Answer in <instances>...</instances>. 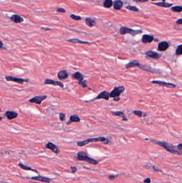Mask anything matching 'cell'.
Listing matches in <instances>:
<instances>
[{
  "instance_id": "f6af8a7d",
  "label": "cell",
  "mask_w": 182,
  "mask_h": 183,
  "mask_svg": "<svg viewBox=\"0 0 182 183\" xmlns=\"http://www.w3.org/2000/svg\"><path fill=\"white\" fill-rule=\"evenodd\" d=\"M136 1L140 2H147L148 0H136Z\"/></svg>"
},
{
  "instance_id": "7402d4cb",
  "label": "cell",
  "mask_w": 182,
  "mask_h": 183,
  "mask_svg": "<svg viewBox=\"0 0 182 183\" xmlns=\"http://www.w3.org/2000/svg\"><path fill=\"white\" fill-rule=\"evenodd\" d=\"M140 65V64L137 61L134 60L132 61L129 62L128 64L126 65V68L127 69H129L131 68H135V67H138L139 68Z\"/></svg>"
},
{
  "instance_id": "7dc6e473",
  "label": "cell",
  "mask_w": 182,
  "mask_h": 183,
  "mask_svg": "<svg viewBox=\"0 0 182 183\" xmlns=\"http://www.w3.org/2000/svg\"><path fill=\"white\" fill-rule=\"evenodd\" d=\"M152 1H156V0H152Z\"/></svg>"
},
{
  "instance_id": "83f0119b",
  "label": "cell",
  "mask_w": 182,
  "mask_h": 183,
  "mask_svg": "<svg viewBox=\"0 0 182 183\" xmlns=\"http://www.w3.org/2000/svg\"><path fill=\"white\" fill-rule=\"evenodd\" d=\"M154 4L158 5L160 6H162V7H165V8H168V7H170L171 6L172 4L171 3H165V2H160V3H154Z\"/></svg>"
},
{
  "instance_id": "b9f144b4",
  "label": "cell",
  "mask_w": 182,
  "mask_h": 183,
  "mask_svg": "<svg viewBox=\"0 0 182 183\" xmlns=\"http://www.w3.org/2000/svg\"><path fill=\"white\" fill-rule=\"evenodd\" d=\"M41 29H42V30H43L44 31H50V30H52L51 29L48 28V27H41Z\"/></svg>"
},
{
  "instance_id": "52a82bcc",
  "label": "cell",
  "mask_w": 182,
  "mask_h": 183,
  "mask_svg": "<svg viewBox=\"0 0 182 183\" xmlns=\"http://www.w3.org/2000/svg\"><path fill=\"white\" fill-rule=\"evenodd\" d=\"M48 96L46 95H41V96H35L34 97H33V98L29 99L28 101L31 103H35L37 104H41L42 102L47 98Z\"/></svg>"
},
{
  "instance_id": "ba28073f",
  "label": "cell",
  "mask_w": 182,
  "mask_h": 183,
  "mask_svg": "<svg viewBox=\"0 0 182 183\" xmlns=\"http://www.w3.org/2000/svg\"><path fill=\"white\" fill-rule=\"evenodd\" d=\"M72 78L73 79L77 80H78V83L80 85H82L83 82L84 81V76H83V74L80 73V72H77L75 73H74L72 75Z\"/></svg>"
},
{
  "instance_id": "ee69618b",
  "label": "cell",
  "mask_w": 182,
  "mask_h": 183,
  "mask_svg": "<svg viewBox=\"0 0 182 183\" xmlns=\"http://www.w3.org/2000/svg\"><path fill=\"white\" fill-rule=\"evenodd\" d=\"M176 23L177 24H182V19H180L177 20Z\"/></svg>"
},
{
  "instance_id": "cb8c5ba5",
  "label": "cell",
  "mask_w": 182,
  "mask_h": 183,
  "mask_svg": "<svg viewBox=\"0 0 182 183\" xmlns=\"http://www.w3.org/2000/svg\"><path fill=\"white\" fill-rule=\"evenodd\" d=\"M10 19L16 23H20L24 21V19L18 15H13L11 17Z\"/></svg>"
},
{
  "instance_id": "30bf717a",
  "label": "cell",
  "mask_w": 182,
  "mask_h": 183,
  "mask_svg": "<svg viewBox=\"0 0 182 183\" xmlns=\"http://www.w3.org/2000/svg\"><path fill=\"white\" fill-rule=\"evenodd\" d=\"M151 82L153 83V84H158L159 85L165 86L168 88H175L176 87L175 85L171 84V83L167 82L160 81V80H153V81H151Z\"/></svg>"
},
{
  "instance_id": "ab89813d",
  "label": "cell",
  "mask_w": 182,
  "mask_h": 183,
  "mask_svg": "<svg viewBox=\"0 0 182 183\" xmlns=\"http://www.w3.org/2000/svg\"><path fill=\"white\" fill-rule=\"evenodd\" d=\"M144 182H145V183H150V182H151V179H150V178H146V179L144 180Z\"/></svg>"
},
{
  "instance_id": "d590c367",
  "label": "cell",
  "mask_w": 182,
  "mask_h": 183,
  "mask_svg": "<svg viewBox=\"0 0 182 183\" xmlns=\"http://www.w3.org/2000/svg\"><path fill=\"white\" fill-rule=\"evenodd\" d=\"M56 11L58 12H62V13H64L66 12V10L64 9L63 8H57L56 9Z\"/></svg>"
},
{
  "instance_id": "8d00e7d4",
  "label": "cell",
  "mask_w": 182,
  "mask_h": 183,
  "mask_svg": "<svg viewBox=\"0 0 182 183\" xmlns=\"http://www.w3.org/2000/svg\"><path fill=\"white\" fill-rule=\"evenodd\" d=\"M71 170L73 173H75L78 170V168L75 167H71Z\"/></svg>"
},
{
  "instance_id": "d6a6232c",
  "label": "cell",
  "mask_w": 182,
  "mask_h": 183,
  "mask_svg": "<svg viewBox=\"0 0 182 183\" xmlns=\"http://www.w3.org/2000/svg\"><path fill=\"white\" fill-rule=\"evenodd\" d=\"M70 17L72 19L75 20H80L81 19V17H80L79 16L75 15H73V14H72Z\"/></svg>"
},
{
  "instance_id": "5bb4252c",
  "label": "cell",
  "mask_w": 182,
  "mask_h": 183,
  "mask_svg": "<svg viewBox=\"0 0 182 183\" xmlns=\"http://www.w3.org/2000/svg\"><path fill=\"white\" fill-rule=\"evenodd\" d=\"M5 116L9 120L15 119L18 117V114L17 112L13 111H6L5 113Z\"/></svg>"
},
{
  "instance_id": "603a6c76",
  "label": "cell",
  "mask_w": 182,
  "mask_h": 183,
  "mask_svg": "<svg viewBox=\"0 0 182 183\" xmlns=\"http://www.w3.org/2000/svg\"><path fill=\"white\" fill-rule=\"evenodd\" d=\"M154 40V38L152 36L150 35H144L142 37V42L144 44H147V43H151Z\"/></svg>"
},
{
  "instance_id": "ffe728a7",
  "label": "cell",
  "mask_w": 182,
  "mask_h": 183,
  "mask_svg": "<svg viewBox=\"0 0 182 183\" xmlns=\"http://www.w3.org/2000/svg\"><path fill=\"white\" fill-rule=\"evenodd\" d=\"M111 114L115 116H119L120 117L122 118V120L123 121H128V119L125 114L123 113V112L121 111H111Z\"/></svg>"
},
{
  "instance_id": "e575fe53",
  "label": "cell",
  "mask_w": 182,
  "mask_h": 183,
  "mask_svg": "<svg viewBox=\"0 0 182 183\" xmlns=\"http://www.w3.org/2000/svg\"><path fill=\"white\" fill-rule=\"evenodd\" d=\"M65 118H66V115L63 112H61L59 114V119L60 120V121L63 122L65 120Z\"/></svg>"
},
{
  "instance_id": "9c48e42d",
  "label": "cell",
  "mask_w": 182,
  "mask_h": 183,
  "mask_svg": "<svg viewBox=\"0 0 182 183\" xmlns=\"http://www.w3.org/2000/svg\"><path fill=\"white\" fill-rule=\"evenodd\" d=\"M109 92H107L106 90H104L101 93H99L96 97H95L94 99H93L92 100H99V99H104L105 100L107 101L109 100L110 95Z\"/></svg>"
},
{
  "instance_id": "8992f818",
  "label": "cell",
  "mask_w": 182,
  "mask_h": 183,
  "mask_svg": "<svg viewBox=\"0 0 182 183\" xmlns=\"http://www.w3.org/2000/svg\"><path fill=\"white\" fill-rule=\"evenodd\" d=\"M5 79L7 81H13L19 84H23L24 82H28L29 81L28 79H24L20 78H17L13 76H5Z\"/></svg>"
},
{
  "instance_id": "484cf974",
  "label": "cell",
  "mask_w": 182,
  "mask_h": 183,
  "mask_svg": "<svg viewBox=\"0 0 182 183\" xmlns=\"http://www.w3.org/2000/svg\"><path fill=\"white\" fill-rule=\"evenodd\" d=\"M114 8L116 10H120L123 6V2L120 0H117L114 2Z\"/></svg>"
},
{
  "instance_id": "e0dca14e",
  "label": "cell",
  "mask_w": 182,
  "mask_h": 183,
  "mask_svg": "<svg viewBox=\"0 0 182 183\" xmlns=\"http://www.w3.org/2000/svg\"><path fill=\"white\" fill-rule=\"evenodd\" d=\"M57 77L60 80L66 79L69 77V73L66 70H62L59 71L58 73Z\"/></svg>"
},
{
  "instance_id": "74e56055",
  "label": "cell",
  "mask_w": 182,
  "mask_h": 183,
  "mask_svg": "<svg viewBox=\"0 0 182 183\" xmlns=\"http://www.w3.org/2000/svg\"><path fill=\"white\" fill-rule=\"evenodd\" d=\"M118 176V175H110V176H109L108 178L110 180H113L115 178H117Z\"/></svg>"
},
{
  "instance_id": "ac0fdd59",
  "label": "cell",
  "mask_w": 182,
  "mask_h": 183,
  "mask_svg": "<svg viewBox=\"0 0 182 183\" xmlns=\"http://www.w3.org/2000/svg\"><path fill=\"white\" fill-rule=\"evenodd\" d=\"M81 121V119L77 114H74L70 116V120L67 123V125L70 124L72 123H78Z\"/></svg>"
},
{
  "instance_id": "1f68e13d",
  "label": "cell",
  "mask_w": 182,
  "mask_h": 183,
  "mask_svg": "<svg viewBox=\"0 0 182 183\" xmlns=\"http://www.w3.org/2000/svg\"><path fill=\"white\" fill-rule=\"evenodd\" d=\"M133 112H134V114L135 115H136V116H138L139 117H142L143 115V112L141 111H140V110H135V111H133Z\"/></svg>"
},
{
  "instance_id": "4dcf8cb0",
  "label": "cell",
  "mask_w": 182,
  "mask_h": 183,
  "mask_svg": "<svg viewBox=\"0 0 182 183\" xmlns=\"http://www.w3.org/2000/svg\"><path fill=\"white\" fill-rule=\"evenodd\" d=\"M176 54L177 55H180L182 54V45H179L176 51Z\"/></svg>"
},
{
  "instance_id": "4316f807",
  "label": "cell",
  "mask_w": 182,
  "mask_h": 183,
  "mask_svg": "<svg viewBox=\"0 0 182 183\" xmlns=\"http://www.w3.org/2000/svg\"><path fill=\"white\" fill-rule=\"evenodd\" d=\"M86 24L89 27H92L96 24V22L90 18H87L86 19Z\"/></svg>"
},
{
  "instance_id": "bcb514c9",
  "label": "cell",
  "mask_w": 182,
  "mask_h": 183,
  "mask_svg": "<svg viewBox=\"0 0 182 183\" xmlns=\"http://www.w3.org/2000/svg\"><path fill=\"white\" fill-rule=\"evenodd\" d=\"M2 117H1V118H0V120L2 121Z\"/></svg>"
},
{
  "instance_id": "7a4b0ae2",
  "label": "cell",
  "mask_w": 182,
  "mask_h": 183,
  "mask_svg": "<svg viewBox=\"0 0 182 183\" xmlns=\"http://www.w3.org/2000/svg\"><path fill=\"white\" fill-rule=\"evenodd\" d=\"M151 142H153L158 145L163 147L167 151L169 152V153L173 154H177V155H181L182 152H180L178 151H177V149L175 148L174 146H173L170 144H167V143L164 142V141H156L155 140L151 139Z\"/></svg>"
},
{
  "instance_id": "44dd1931",
  "label": "cell",
  "mask_w": 182,
  "mask_h": 183,
  "mask_svg": "<svg viewBox=\"0 0 182 183\" xmlns=\"http://www.w3.org/2000/svg\"><path fill=\"white\" fill-rule=\"evenodd\" d=\"M169 47V44L166 41H162V42L159 43L158 45V51L163 52L164 51H166V50Z\"/></svg>"
},
{
  "instance_id": "d4e9b609",
  "label": "cell",
  "mask_w": 182,
  "mask_h": 183,
  "mask_svg": "<svg viewBox=\"0 0 182 183\" xmlns=\"http://www.w3.org/2000/svg\"><path fill=\"white\" fill-rule=\"evenodd\" d=\"M18 165H19V167L21 169H23V170H29V171H33V172H36V173H39V172H38V171H37L36 170L34 169H33V168H32L31 167H28V166H27V165H24V164H22V163H19L18 164Z\"/></svg>"
},
{
  "instance_id": "d6986e66",
  "label": "cell",
  "mask_w": 182,
  "mask_h": 183,
  "mask_svg": "<svg viewBox=\"0 0 182 183\" xmlns=\"http://www.w3.org/2000/svg\"><path fill=\"white\" fill-rule=\"evenodd\" d=\"M67 41L71 43H73V44H88V45H90V44H93V43H91L89 42H88V41H82V40H80L78 39H69L67 40Z\"/></svg>"
},
{
  "instance_id": "3957f363",
  "label": "cell",
  "mask_w": 182,
  "mask_h": 183,
  "mask_svg": "<svg viewBox=\"0 0 182 183\" xmlns=\"http://www.w3.org/2000/svg\"><path fill=\"white\" fill-rule=\"evenodd\" d=\"M77 159L79 160V161H86L91 164L93 165H97L98 164V161L92 159V157H89L87 154L83 152V151H80L78 152L77 154Z\"/></svg>"
},
{
  "instance_id": "f1b7e54d",
  "label": "cell",
  "mask_w": 182,
  "mask_h": 183,
  "mask_svg": "<svg viewBox=\"0 0 182 183\" xmlns=\"http://www.w3.org/2000/svg\"><path fill=\"white\" fill-rule=\"evenodd\" d=\"M113 5L112 0H105L104 3V6L105 8H111Z\"/></svg>"
},
{
  "instance_id": "4fadbf2b",
  "label": "cell",
  "mask_w": 182,
  "mask_h": 183,
  "mask_svg": "<svg viewBox=\"0 0 182 183\" xmlns=\"http://www.w3.org/2000/svg\"><path fill=\"white\" fill-rule=\"evenodd\" d=\"M31 179L32 180H37V181H39L41 182H46V183H50L51 180V179L50 178H49L46 177H43L42 176H35V177H33L31 178Z\"/></svg>"
},
{
  "instance_id": "7bdbcfd3",
  "label": "cell",
  "mask_w": 182,
  "mask_h": 183,
  "mask_svg": "<svg viewBox=\"0 0 182 183\" xmlns=\"http://www.w3.org/2000/svg\"><path fill=\"white\" fill-rule=\"evenodd\" d=\"M120 100V97H115L113 98V100L115 101H119Z\"/></svg>"
},
{
  "instance_id": "836d02e7",
  "label": "cell",
  "mask_w": 182,
  "mask_h": 183,
  "mask_svg": "<svg viewBox=\"0 0 182 183\" xmlns=\"http://www.w3.org/2000/svg\"><path fill=\"white\" fill-rule=\"evenodd\" d=\"M128 9L131 10V11H138V9H137V8L136 7V6H130V5H129V6H127L126 7Z\"/></svg>"
},
{
  "instance_id": "277c9868",
  "label": "cell",
  "mask_w": 182,
  "mask_h": 183,
  "mask_svg": "<svg viewBox=\"0 0 182 183\" xmlns=\"http://www.w3.org/2000/svg\"><path fill=\"white\" fill-rule=\"evenodd\" d=\"M120 33L122 35H125L126 34H130L132 36H135L136 35L142 33V31L141 30H134L131 29H129L126 27H122L120 30Z\"/></svg>"
},
{
  "instance_id": "60d3db41",
  "label": "cell",
  "mask_w": 182,
  "mask_h": 183,
  "mask_svg": "<svg viewBox=\"0 0 182 183\" xmlns=\"http://www.w3.org/2000/svg\"><path fill=\"white\" fill-rule=\"evenodd\" d=\"M177 148L179 151L182 150V144H179L177 146Z\"/></svg>"
},
{
  "instance_id": "9a60e30c",
  "label": "cell",
  "mask_w": 182,
  "mask_h": 183,
  "mask_svg": "<svg viewBox=\"0 0 182 183\" xmlns=\"http://www.w3.org/2000/svg\"><path fill=\"white\" fill-rule=\"evenodd\" d=\"M139 68L140 69L144 70V71H147V72H151V73H158L159 72L158 71H156V70L150 67V66H147V65H144L140 64Z\"/></svg>"
},
{
  "instance_id": "f35d334b",
  "label": "cell",
  "mask_w": 182,
  "mask_h": 183,
  "mask_svg": "<svg viewBox=\"0 0 182 183\" xmlns=\"http://www.w3.org/2000/svg\"><path fill=\"white\" fill-rule=\"evenodd\" d=\"M82 87L83 88H86V87H88V86L87 85V80H84V81L82 83Z\"/></svg>"
},
{
  "instance_id": "5b68a950",
  "label": "cell",
  "mask_w": 182,
  "mask_h": 183,
  "mask_svg": "<svg viewBox=\"0 0 182 183\" xmlns=\"http://www.w3.org/2000/svg\"><path fill=\"white\" fill-rule=\"evenodd\" d=\"M125 88L123 86L115 87L110 93V97L115 98L117 97H120L121 94H122L125 91Z\"/></svg>"
},
{
  "instance_id": "f546056e",
  "label": "cell",
  "mask_w": 182,
  "mask_h": 183,
  "mask_svg": "<svg viewBox=\"0 0 182 183\" xmlns=\"http://www.w3.org/2000/svg\"><path fill=\"white\" fill-rule=\"evenodd\" d=\"M171 10L174 11V12H180L182 11V6H173L171 8Z\"/></svg>"
},
{
  "instance_id": "7c38bea8",
  "label": "cell",
  "mask_w": 182,
  "mask_h": 183,
  "mask_svg": "<svg viewBox=\"0 0 182 183\" xmlns=\"http://www.w3.org/2000/svg\"><path fill=\"white\" fill-rule=\"evenodd\" d=\"M45 147L46 148L50 149L51 151H52L54 153H55L56 154H58L60 153V150H59V149L58 148V147L56 145L52 143L49 142V143H47Z\"/></svg>"
},
{
  "instance_id": "2e32d148",
  "label": "cell",
  "mask_w": 182,
  "mask_h": 183,
  "mask_svg": "<svg viewBox=\"0 0 182 183\" xmlns=\"http://www.w3.org/2000/svg\"><path fill=\"white\" fill-rule=\"evenodd\" d=\"M145 55L150 58L153 59H159L160 57V55L158 53L152 51H149L145 53Z\"/></svg>"
},
{
  "instance_id": "8fae6325",
  "label": "cell",
  "mask_w": 182,
  "mask_h": 183,
  "mask_svg": "<svg viewBox=\"0 0 182 183\" xmlns=\"http://www.w3.org/2000/svg\"><path fill=\"white\" fill-rule=\"evenodd\" d=\"M44 83L46 85H52L54 86H58L61 88H64V85L60 81H56L50 79H46L44 80Z\"/></svg>"
},
{
  "instance_id": "6da1fadb",
  "label": "cell",
  "mask_w": 182,
  "mask_h": 183,
  "mask_svg": "<svg viewBox=\"0 0 182 183\" xmlns=\"http://www.w3.org/2000/svg\"><path fill=\"white\" fill-rule=\"evenodd\" d=\"M95 142H102L104 144H109L110 141L109 139L106 138L104 137H100L97 138H90L84 141H78L77 143V145L79 147H83L88 145L91 143H95Z\"/></svg>"
}]
</instances>
